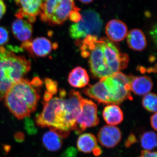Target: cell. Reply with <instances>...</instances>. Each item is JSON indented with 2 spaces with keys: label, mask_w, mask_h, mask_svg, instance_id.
Instances as JSON below:
<instances>
[{
  "label": "cell",
  "mask_w": 157,
  "mask_h": 157,
  "mask_svg": "<svg viewBox=\"0 0 157 157\" xmlns=\"http://www.w3.org/2000/svg\"><path fill=\"white\" fill-rule=\"evenodd\" d=\"M89 76L84 68L78 67L73 69L68 76V82L75 88H81L86 86L89 82Z\"/></svg>",
  "instance_id": "2e32d148"
},
{
  "label": "cell",
  "mask_w": 157,
  "mask_h": 157,
  "mask_svg": "<svg viewBox=\"0 0 157 157\" xmlns=\"http://www.w3.org/2000/svg\"><path fill=\"white\" fill-rule=\"evenodd\" d=\"M98 147L95 136L91 133H84L79 136L77 141V147L79 151L90 153Z\"/></svg>",
  "instance_id": "ac0fdd59"
},
{
  "label": "cell",
  "mask_w": 157,
  "mask_h": 157,
  "mask_svg": "<svg viewBox=\"0 0 157 157\" xmlns=\"http://www.w3.org/2000/svg\"><path fill=\"white\" fill-rule=\"evenodd\" d=\"M82 98L80 93L74 90L68 95L65 90H60L59 97L42 102L43 110L36 118L37 125L49 128L62 138L67 137L71 131L76 130V118L81 109Z\"/></svg>",
  "instance_id": "6da1fadb"
},
{
  "label": "cell",
  "mask_w": 157,
  "mask_h": 157,
  "mask_svg": "<svg viewBox=\"0 0 157 157\" xmlns=\"http://www.w3.org/2000/svg\"><path fill=\"white\" fill-rule=\"evenodd\" d=\"M81 15V19L70 26V36L76 40L88 36H99L103 25L100 14L94 10L88 9L82 11Z\"/></svg>",
  "instance_id": "52a82bcc"
},
{
  "label": "cell",
  "mask_w": 157,
  "mask_h": 157,
  "mask_svg": "<svg viewBox=\"0 0 157 157\" xmlns=\"http://www.w3.org/2000/svg\"><path fill=\"white\" fill-rule=\"evenodd\" d=\"M83 4H88L92 2L94 0H78Z\"/></svg>",
  "instance_id": "1f68e13d"
},
{
  "label": "cell",
  "mask_w": 157,
  "mask_h": 157,
  "mask_svg": "<svg viewBox=\"0 0 157 157\" xmlns=\"http://www.w3.org/2000/svg\"><path fill=\"white\" fill-rule=\"evenodd\" d=\"M143 107L151 112H157V95L154 93H148L142 99Z\"/></svg>",
  "instance_id": "44dd1931"
},
{
  "label": "cell",
  "mask_w": 157,
  "mask_h": 157,
  "mask_svg": "<svg viewBox=\"0 0 157 157\" xmlns=\"http://www.w3.org/2000/svg\"><path fill=\"white\" fill-rule=\"evenodd\" d=\"M62 137L53 130L45 132L42 137V143L45 148L51 151H56L61 148Z\"/></svg>",
  "instance_id": "d6986e66"
},
{
  "label": "cell",
  "mask_w": 157,
  "mask_h": 157,
  "mask_svg": "<svg viewBox=\"0 0 157 157\" xmlns=\"http://www.w3.org/2000/svg\"><path fill=\"white\" fill-rule=\"evenodd\" d=\"M99 122L97 105L91 100L82 98L81 109L76 118V133L80 134L87 128L95 127Z\"/></svg>",
  "instance_id": "ba28073f"
},
{
  "label": "cell",
  "mask_w": 157,
  "mask_h": 157,
  "mask_svg": "<svg viewBox=\"0 0 157 157\" xmlns=\"http://www.w3.org/2000/svg\"><path fill=\"white\" fill-rule=\"evenodd\" d=\"M82 56L89 58L90 70L94 77L101 78L111 76L128 67L129 57L121 53L117 46L106 38L88 36L82 41Z\"/></svg>",
  "instance_id": "7a4b0ae2"
},
{
  "label": "cell",
  "mask_w": 157,
  "mask_h": 157,
  "mask_svg": "<svg viewBox=\"0 0 157 157\" xmlns=\"http://www.w3.org/2000/svg\"><path fill=\"white\" fill-rule=\"evenodd\" d=\"M42 85V80L38 77H34L31 81L22 78L6 94L5 105L18 119L29 117L36 109Z\"/></svg>",
  "instance_id": "3957f363"
},
{
  "label": "cell",
  "mask_w": 157,
  "mask_h": 157,
  "mask_svg": "<svg viewBox=\"0 0 157 157\" xmlns=\"http://www.w3.org/2000/svg\"><path fill=\"white\" fill-rule=\"evenodd\" d=\"M45 82L47 90L46 91L52 95L56 94L58 92V83L57 82L49 78H46Z\"/></svg>",
  "instance_id": "7402d4cb"
},
{
  "label": "cell",
  "mask_w": 157,
  "mask_h": 157,
  "mask_svg": "<svg viewBox=\"0 0 157 157\" xmlns=\"http://www.w3.org/2000/svg\"><path fill=\"white\" fill-rule=\"evenodd\" d=\"M140 146L144 150H153L157 147V135L152 131L144 132L140 137Z\"/></svg>",
  "instance_id": "ffe728a7"
},
{
  "label": "cell",
  "mask_w": 157,
  "mask_h": 157,
  "mask_svg": "<svg viewBox=\"0 0 157 157\" xmlns=\"http://www.w3.org/2000/svg\"><path fill=\"white\" fill-rule=\"evenodd\" d=\"M127 36L128 45L131 49L141 51L146 48V37L141 30L137 29L131 30L128 33Z\"/></svg>",
  "instance_id": "9a60e30c"
},
{
  "label": "cell",
  "mask_w": 157,
  "mask_h": 157,
  "mask_svg": "<svg viewBox=\"0 0 157 157\" xmlns=\"http://www.w3.org/2000/svg\"><path fill=\"white\" fill-rule=\"evenodd\" d=\"M57 46L45 37H38L23 42L21 48L25 49L33 57H43L48 55Z\"/></svg>",
  "instance_id": "9c48e42d"
},
{
  "label": "cell",
  "mask_w": 157,
  "mask_h": 157,
  "mask_svg": "<svg viewBox=\"0 0 157 157\" xmlns=\"http://www.w3.org/2000/svg\"><path fill=\"white\" fill-rule=\"evenodd\" d=\"M104 120L109 125H117L124 119V114L120 107L115 104H110L104 107L103 111Z\"/></svg>",
  "instance_id": "e0dca14e"
},
{
  "label": "cell",
  "mask_w": 157,
  "mask_h": 157,
  "mask_svg": "<svg viewBox=\"0 0 157 157\" xmlns=\"http://www.w3.org/2000/svg\"><path fill=\"white\" fill-rule=\"evenodd\" d=\"M79 11V10H75V11H72L70 13V16H69L70 20L76 23L78 22L81 19V15L78 12Z\"/></svg>",
  "instance_id": "cb8c5ba5"
},
{
  "label": "cell",
  "mask_w": 157,
  "mask_h": 157,
  "mask_svg": "<svg viewBox=\"0 0 157 157\" xmlns=\"http://www.w3.org/2000/svg\"><path fill=\"white\" fill-rule=\"evenodd\" d=\"M77 150L73 147L68 148L64 153L63 155V157H76L77 155Z\"/></svg>",
  "instance_id": "484cf974"
},
{
  "label": "cell",
  "mask_w": 157,
  "mask_h": 157,
  "mask_svg": "<svg viewBox=\"0 0 157 157\" xmlns=\"http://www.w3.org/2000/svg\"><path fill=\"white\" fill-rule=\"evenodd\" d=\"M153 84L148 76H131L130 87L131 90L137 95H145L152 89Z\"/></svg>",
  "instance_id": "5bb4252c"
},
{
  "label": "cell",
  "mask_w": 157,
  "mask_h": 157,
  "mask_svg": "<svg viewBox=\"0 0 157 157\" xmlns=\"http://www.w3.org/2000/svg\"><path fill=\"white\" fill-rule=\"evenodd\" d=\"M22 48L8 45L0 46V102L15 83L29 72L31 63L25 56L17 55Z\"/></svg>",
  "instance_id": "5b68a950"
},
{
  "label": "cell",
  "mask_w": 157,
  "mask_h": 157,
  "mask_svg": "<svg viewBox=\"0 0 157 157\" xmlns=\"http://www.w3.org/2000/svg\"><path fill=\"white\" fill-rule=\"evenodd\" d=\"M93 152L94 153V155H95L99 156L100 155H101V153H102V150H101V147L98 146L94 150Z\"/></svg>",
  "instance_id": "f546056e"
},
{
  "label": "cell",
  "mask_w": 157,
  "mask_h": 157,
  "mask_svg": "<svg viewBox=\"0 0 157 157\" xmlns=\"http://www.w3.org/2000/svg\"><path fill=\"white\" fill-rule=\"evenodd\" d=\"M126 25L119 20L113 19L106 25V33L112 42H119L123 40L128 33Z\"/></svg>",
  "instance_id": "7c38bea8"
},
{
  "label": "cell",
  "mask_w": 157,
  "mask_h": 157,
  "mask_svg": "<svg viewBox=\"0 0 157 157\" xmlns=\"http://www.w3.org/2000/svg\"><path fill=\"white\" fill-rule=\"evenodd\" d=\"M7 7L3 0H0V20L6 14Z\"/></svg>",
  "instance_id": "83f0119b"
},
{
  "label": "cell",
  "mask_w": 157,
  "mask_h": 157,
  "mask_svg": "<svg viewBox=\"0 0 157 157\" xmlns=\"http://www.w3.org/2000/svg\"><path fill=\"white\" fill-rule=\"evenodd\" d=\"M79 10L74 0H42L39 15L41 21L48 25H61L72 11Z\"/></svg>",
  "instance_id": "8992f818"
},
{
  "label": "cell",
  "mask_w": 157,
  "mask_h": 157,
  "mask_svg": "<svg viewBox=\"0 0 157 157\" xmlns=\"http://www.w3.org/2000/svg\"><path fill=\"white\" fill-rule=\"evenodd\" d=\"M138 157H157V152L143 150L141 152L140 155Z\"/></svg>",
  "instance_id": "4316f807"
},
{
  "label": "cell",
  "mask_w": 157,
  "mask_h": 157,
  "mask_svg": "<svg viewBox=\"0 0 157 157\" xmlns=\"http://www.w3.org/2000/svg\"><path fill=\"white\" fill-rule=\"evenodd\" d=\"M100 79L97 83L83 90L86 95L98 103L108 105H117L126 100H133L130 87L131 76L118 72Z\"/></svg>",
  "instance_id": "277c9868"
},
{
  "label": "cell",
  "mask_w": 157,
  "mask_h": 157,
  "mask_svg": "<svg viewBox=\"0 0 157 157\" xmlns=\"http://www.w3.org/2000/svg\"><path fill=\"white\" fill-rule=\"evenodd\" d=\"M137 141L136 136L133 134H131L126 140L125 145L127 147H130L133 144H135V143L137 142Z\"/></svg>",
  "instance_id": "d4e9b609"
},
{
  "label": "cell",
  "mask_w": 157,
  "mask_h": 157,
  "mask_svg": "<svg viewBox=\"0 0 157 157\" xmlns=\"http://www.w3.org/2000/svg\"><path fill=\"white\" fill-rule=\"evenodd\" d=\"M99 142L104 147L113 148L120 142L121 132L117 127L105 125L101 128L98 135Z\"/></svg>",
  "instance_id": "8fae6325"
},
{
  "label": "cell",
  "mask_w": 157,
  "mask_h": 157,
  "mask_svg": "<svg viewBox=\"0 0 157 157\" xmlns=\"http://www.w3.org/2000/svg\"><path fill=\"white\" fill-rule=\"evenodd\" d=\"M157 113H155L153 115L151 116L150 118L151 125L152 128L155 131L157 130Z\"/></svg>",
  "instance_id": "f1b7e54d"
},
{
  "label": "cell",
  "mask_w": 157,
  "mask_h": 157,
  "mask_svg": "<svg viewBox=\"0 0 157 157\" xmlns=\"http://www.w3.org/2000/svg\"><path fill=\"white\" fill-rule=\"evenodd\" d=\"M9 33L7 29L4 26H0V46L5 45L9 42Z\"/></svg>",
  "instance_id": "603a6c76"
},
{
  "label": "cell",
  "mask_w": 157,
  "mask_h": 157,
  "mask_svg": "<svg viewBox=\"0 0 157 157\" xmlns=\"http://www.w3.org/2000/svg\"><path fill=\"white\" fill-rule=\"evenodd\" d=\"M11 27L12 33L19 41L24 42L30 39L33 33V26L28 21L17 18L12 22Z\"/></svg>",
  "instance_id": "4fadbf2b"
},
{
  "label": "cell",
  "mask_w": 157,
  "mask_h": 157,
  "mask_svg": "<svg viewBox=\"0 0 157 157\" xmlns=\"http://www.w3.org/2000/svg\"><path fill=\"white\" fill-rule=\"evenodd\" d=\"M15 138L16 140H17V141H18L19 140L21 141V140H23L24 138V135H23L22 133H18L16 135H15Z\"/></svg>",
  "instance_id": "4dcf8cb0"
},
{
  "label": "cell",
  "mask_w": 157,
  "mask_h": 157,
  "mask_svg": "<svg viewBox=\"0 0 157 157\" xmlns=\"http://www.w3.org/2000/svg\"><path fill=\"white\" fill-rule=\"evenodd\" d=\"M19 7L15 14L17 18L24 19L29 22L34 23L39 15L42 0H14Z\"/></svg>",
  "instance_id": "30bf717a"
}]
</instances>
